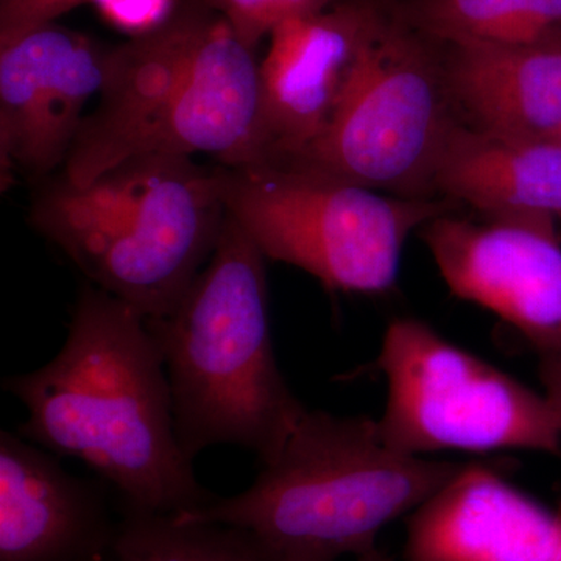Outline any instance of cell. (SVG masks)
<instances>
[{
	"mask_svg": "<svg viewBox=\"0 0 561 561\" xmlns=\"http://www.w3.org/2000/svg\"><path fill=\"white\" fill-rule=\"evenodd\" d=\"M25 405L18 430L55 456L76 457L138 511H197L216 500L181 449L172 391L147 319L91 283L81 287L60 353L3 379Z\"/></svg>",
	"mask_w": 561,
	"mask_h": 561,
	"instance_id": "1",
	"label": "cell"
},
{
	"mask_svg": "<svg viewBox=\"0 0 561 561\" xmlns=\"http://www.w3.org/2000/svg\"><path fill=\"white\" fill-rule=\"evenodd\" d=\"M98 99L62 168L77 186L139 154L265 161L261 62L201 0L110 49Z\"/></svg>",
	"mask_w": 561,
	"mask_h": 561,
	"instance_id": "2",
	"label": "cell"
},
{
	"mask_svg": "<svg viewBox=\"0 0 561 561\" xmlns=\"http://www.w3.org/2000/svg\"><path fill=\"white\" fill-rule=\"evenodd\" d=\"M463 467L394 451L370 416L308 411L250 489L175 516L247 531L265 561L359 559Z\"/></svg>",
	"mask_w": 561,
	"mask_h": 561,
	"instance_id": "3",
	"label": "cell"
},
{
	"mask_svg": "<svg viewBox=\"0 0 561 561\" xmlns=\"http://www.w3.org/2000/svg\"><path fill=\"white\" fill-rule=\"evenodd\" d=\"M265 261L230 214L209 261L169 316L147 319L164 360L181 449L216 445L278 456L308 409L276 362Z\"/></svg>",
	"mask_w": 561,
	"mask_h": 561,
	"instance_id": "4",
	"label": "cell"
},
{
	"mask_svg": "<svg viewBox=\"0 0 561 561\" xmlns=\"http://www.w3.org/2000/svg\"><path fill=\"white\" fill-rule=\"evenodd\" d=\"M227 216L224 165L153 153L81 186L51 181L28 221L92 286L161 319L209 261Z\"/></svg>",
	"mask_w": 561,
	"mask_h": 561,
	"instance_id": "5",
	"label": "cell"
},
{
	"mask_svg": "<svg viewBox=\"0 0 561 561\" xmlns=\"http://www.w3.org/2000/svg\"><path fill=\"white\" fill-rule=\"evenodd\" d=\"M225 202L267 260L343 294L390 290L411 232L456 209L446 198L387 197L286 162L225 168Z\"/></svg>",
	"mask_w": 561,
	"mask_h": 561,
	"instance_id": "6",
	"label": "cell"
},
{
	"mask_svg": "<svg viewBox=\"0 0 561 561\" xmlns=\"http://www.w3.org/2000/svg\"><path fill=\"white\" fill-rule=\"evenodd\" d=\"M457 119L442 44L404 24L391 3L324 130L279 162L394 197H432L438 157Z\"/></svg>",
	"mask_w": 561,
	"mask_h": 561,
	"instance_id": "7",
	"label": "cell"
},
{
	"mask_svg": "<svg viewBox=\"0 0 561 561\" xmlns=\"http://www.w3.org/2000/svg\"><path fill=\"white\" fill-rule=\"evenodd\" d=\"M375 367L389 386L379 434L394 451L561 456V424L546 394L446 341L426 321H391Z\"/></svg>",
	"mask_w": 561,
	"mask_h": 561,
	"instance_id": "8",
	"label": "cell"
},
{
	"mask_svg": "<svg viewBox=\"0 0 561 561\" xmlns=\"http://www.w3.org/2000/svg\"><path fill=\"white\" fill-rule=\"evenodd\" d=\"M108 55L57 22L0 43L2 183L13 171L43 179L65 168L88 105L105 84Z\"/></svg>",
	"mask_w": 561,
	"mask_h": 561,
	"instance_id": "9",
	"label": "cell"
},
{
	"mask_svg": "<svg viewBox=\"0 0 561 561\" xmlns=\"http://www.w3.org/2000/svg\"><path fill=\"white\" fill-rule=\"evenodd\" d=\"M453 295L496 313L538 354L561 350L556 221H472L443 214L419 230Z\"/></svg>",
	"mask_w": 561,
	"mask_h": 561,
	"instance_id": "10",
	"label": "cell"
},
{
	"mask_svg": "<svg viewBox=\"0 0 561 561\" xmlns=\"http://www.w3.org/2000/svg\"><path fill=\"white\" fill-rule=\"evenodd\" d=\"M390 7L381 0H334L272 32L261 61L262 164L289 160L324 130Z\"/></svg>",
	"mask_w": 561,
	"mask_h": 561,
	"instance_id": "11",
	"label": "cell"
},
{
	"mask_svg": "<svg viewBox=\"0 0 561 561\" xmlns=\"http://www.w3.org/2000/svg\"><path fill=\"white\" fill-rule=\"evenodd\" d=\"M560 549L561 508L481 463H465L405 524V561H557Z\"/></svg>",
	"mask_w": 561,
	"mask_h": 561,
	"instance_id": "12",
	"label": "cell"
},
{
	"mask_svg": "<svg viewBox=\"0 0 561 561\" xmlns=\"http://www.w3.org/2000/svg\"><path fill=\"white\" fill-rule=\"evenodd\" d=\"M76 478L55 454L0 434V561H92L108 545V489Z\"/></svg>",
	"mask_w": 561,
	"mask_h": 561,
	"instance_id": "13",
	"label": "cell"
},
{
	"mask_svg": "<svg viewBox=\"0 0 561 561\" xmlns=\"http://www.w3.org/2000/svg\"><path fill=\"white\" fill-rule=\"evenodd\" d=\"M432 192L505 224L561 217V142L507 138L460 119L448 133Z\"/></svg>",
	"mask_w": 561,
	"mask_h": 561,
	"instance_id": "14",
	"label": "cell"
},
{
	"mask_svg": "<svg viewBox=\"0 0 561 561\" xmlns=\"http://www.w3.org/2000/svg\"><path fill=\"white\" fill-rule=\"evenodd\" d=\"M442 49L449 98L461 122L507 138H559L561 47L453 43Z\"/></svg>",
	"mask_w": 561,
	"mask_h": 561,
	"instance_id": "15",
	"label": "cell"
},
{
	"mask_svg": "<svg viewBox=\"0 0 561 561\" xmlns=\"http://www.w3.org/2000/svg\"><path fill=\"white\" fill-rule=\"evenodd\" d=\"M394 13L442 44L561 47V0H398Z\"/></svg>",
	"mask_w": 561,
	"mask_h": 561,
	"instance_id": "16",
	"label": "cell"
},
{
	"mask_svg": "<svg viewBox=\"0 0 561 561\" xmlns=\"http://www.w3.org/2000/svg\"><path fill=\"white\" fill-rule=\"evenodd\" d=\"M92 561H265L250 535L214 523L119 505L108 545Z\"/></svg>",
	"mask_w": 561,
	"mask_h": 561,
	"instance_id": "17",
	"label": "cell"
},
{
	"mask_svg": "<svg viewBox=\"0 0 561 561\" xmlns=\"http://www.w3.org/2000/svg\"><path fill=\"white\" fill-rule=\"evenodd\" d=\"M230 25L239 39L256 49L278 25L330 7L334 0H201Z\"/></svg>",
	"mask_w": 561,
	"mask_h": 561,
	"instance_id": "18",
	"label": "cell"
},
{
	"mask_svg": "<svg viewBox=\"0 0 561 561\" xmlns=\"http://www.w3.org/2000/svg\"><path fill=\"white\" fill-rule=\"evenodd\" d=\"M114 27L135 36L157 31L175 13V0H91Z\"/></svg>",
	"mask_w": 561,
	"mask_h": 561,
	"instance_id": "19",
	"label": "cell"
},
{
	"mask_svg": "<svg viewBox=\"0 0 561 561\" xmlns=\"http://www.w3.org/2000/svg\"><path fill=\"white\" fill-rule=\"evenodd\" d=\"M91 0H0V43L55 22Z\"/></svg>",
	"mask_w": 561,
	"mask_h": 561,
	"instance_id": "20",
	"label": "cell"
},
{
	"mask_svg": "<svg viewBox=\"0 0 561 561\" xmlns=\"http://www.w3.org/2000/svg\"><path fill=\"white\" fill-rule=\"evenodd\" d=\"M538 373L545 394L551 402L561 424V350L538 354Z\"/></svg>",
	"mask_w": 561,
	"mask_h": 561,
	"instance_id": "21",
	"label": "cell"
},
{
	"mask_svg": "<svg viewBox=\"0 0 561 561\" xmlns=\"http://www.w3.org/2000/svg\"><path fill=\"white\" fill-rule=\"evenodd\" d=\"M357 561H393L391 560V557L386 551H382V549H379L378 546H376L375 549H371V551L365 552L364 556H360L359 559H356Z\"/></svg>",
	"mask_w": 561,
	"mask_h": 561,
	"instance_id": "22",
	"label": "cell"
},
{
	"mask_svg": "<svg viewBox=\"0 0 561 561\" xmlns=\"http://www.w3.org/2000/svg\"><path fill=\"white\" fill-rule=\"evenodd\" d=\"M557 561H561V549H560V553H559V559H557Z\"/></svg>",
	"mask_w": 561,
	"mask_h": 561,
	"instance_id": "23",
	"label": "cell"
},
{
	"mask_svg": "<svg viewBox=\"0 0 561 561\" xmlns=\"http://www.w3.org/2000/svg\"><path fill=\"white\" fill-rule=\"evenodd\" d=\"M556 140H560V142H561V135H560V136H559V138H557Z\"/></svg>",
	"mask_w": 561,
	"mask_h": 561,
	"instance_id": "24",
	"label": "cell"
},
{
	"mask_svg": "<svg viewBox=\"0 0 561 561\" xmlns=\"http://www.w3.org/2000/svg\"><path fill=\"white\" fill-rule=\"evenodd\" d=\"M559 220H561V217H560V219H559Z\"/></svg>",
	"mask_w": 561,
	"mask_h": 561,
	"instance_id": "25",
	"label": "cell"
}]
</instances>
